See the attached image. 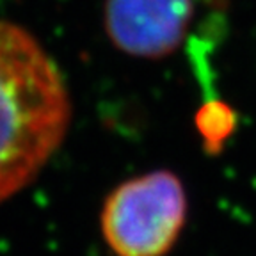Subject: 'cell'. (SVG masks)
Instances as JSON below:
<instances>
[{
  "mask_svg": "<svg viewBox=\"0 0 256 256\" xmlns=\"http://www.w3.org/2000/svg\"><path fill=\"white\" fill-rule=\"evenodd\" d=\"M72 121L64 78L40 41L0 20V203L30 185Z\"/></svg>",
  "mask_w": 256,
  "mask_h": 256,
  "instance_id": "1",
  "label": "cell"
},
{
  "mask_svg": "<svg viewBox=\"0 0 256 256\" xmlns=\"http://www.w3.org/2000/svg\"><path fill=\"white\" fill-rule=\"evenodd\" d=\"M194 0H105L104 25L112 44L126 56L162 59L185 41Z\"/></svg>",
  "mask_w": 256,
  "mask_h": 256,
  "instance_id": "3",
  "label": "cell"
},
{
  "mask_svg": "<svg viewBox=\"0 0 256 256\" xmlns=\"http://www.w3.org/2000/svg\"><path fill=\"white\" fill-rule=\"evenodd\" d=\"M187 219V196L171 171H152L108 194L102 233L116 256H166Z\"/></svg>",
  "mask_w": 256,
  "mask_h": 256,
  "instance_id": "2",
  "label": "cell"
}]
</instances>
